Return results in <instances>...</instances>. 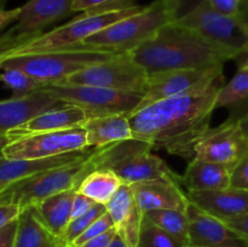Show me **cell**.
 Returning <instances> with one entry per match:
<instances>
[{"instance_id": "obj_11", "label": "cell", "mask_w": 248, "mask_h": 247, "mask_svg": "<svg viewBox=\"0 0 248 247\" xmlns=\"http://www.w3.org/2000/svg\"><path fill=\"white\" fill-rule=\"evenodd\" d=\"M220 79H224L223 65L153 73L148 77L147 89L135 111L162 99L202 91Z\"/></svg>"}, {"instance_id": "obj_30", "label": "cell", "mask_w": 248, "mask_h": 247, "mask_svg": "<svg viewBox=\"0 0 248 247\" xmlns=\"http://www.w3.org/2000/svg\"><path fill=\"white\" fill-rule=\"evenodd\" d=\"M0 82H2L7 89L11 90L15 97L33 93V92L39 91L41 87L45 86V84L34 79L27 73L18 69H12V68L1 69Z\"/></svg>"}, {"instance_id": "obj_37", "label": "cell", "mask_w": 248, "mask_h": 247, "mask_svg": "<svg viewBox=\"0 0 248 247\" xmlns=\"http://www.w3.org/2000/svg\"><path fill=\"white\" fill-rule=\"evenodd\" d=\"M21 213L22 210L16 205H0V230L18 219Z\"/></svg>"}, {"instance_id": "obj_7", "label": "cell", "mask_w": 248, "mask_h": 247, "mask_svg": "<svg viewBox=\"0 0 248 247\" xmlns=\"http://www.w3.org/2000/svg\"><path fill=\"white\" fill-rule=\"evenodd\" d=\"M152 145L140 139H130L96 148L93 160L96 170H110L124 184L157 178H177L166 162L152 153Z\"/></svg>"}, {"instance_id": "obj_40", "label": "cell", "mask_w": 248, "mask_h": 247, "mask_svg": "<svg viewBox=\"0 0 248 247\" xmlns=\"http://www.w3.org/2000/svg\"><path fill=\"white\" fill-rule=\"evenodd\" d=\"M17 227H18V219L14 220L0 230V247H14Z\"/></svg>"}, {"instance_id": "obj_17", "label": "cell", "mask_w": 248, "mask_h": 247, "mask_svg": "<svg viewBox=\"0 0 248 247\" xmlns=\"http://www.w3.org/2000/svg\"><path fill=\"white\" fill-rule=\"evenodd\" d=\"M89 119V115L79 107L62 103L34 116L26 124L10 131L6 136L10 140H15L38 133L82 127Z\"/></svg>"}, {"instance_id": "obj_39", "label": "cell", "mask_w": 248, "mask_h": 247, "mask_svg": "<svg viewBox=\"0 0 248 247\" xmlns=\"http://www.w3.org/2000/svg\"><path fill=\"white\" fill-rule=\"evenodd\" d=\"M232 229L241 234L248 239V213H244V215L234 216V217H229L227 219H223Z\"/></svg>"}, {"instance_id": "obj_12", "label": "cell", "mask_w": 248, "mask_h": 247, "mask_svg": "<svg viewBox=\"0 0 248 247\" xmlns=\"http://www.w3.org/2000/svg\"><path fill=\"white\" fill-rule=\"evenodd\" d=\"M84 127L38 133L11 140L5 145L1 155L11 160H39L87 149Z\"/></svg>"}, {"instance_id": "obj_44", "label": "cell", "mask_w": 248, "mask_h": 247, "mask_svg": "<svg viewBox=\"0 0 248 247\" xmlns=\"http://www.w3.org/2000/svg\"><path fill=\"white\" fill-rule=\"evenodd\" d=\"M239 124H240V126H241L244 133L247 136V138H248V111L245 114L244 116H242L241 119H239Z\"/></svg>"}, {"instance_id": "obj_3", "label": "cell", "mask_w": 248, "mask_h": 247, "mask_svg": "<svg viewBox=\"0 0 248 247\" xmlns=\"http://www.w3.org/2000/svg\"><path fill=\"white\" fill-rule=\"evenodd\" d=\"M144 6L145 5H131L116 9L90 10L81 12V15L72 21L46 33L33 35L31 38L17 36L0 52V64L10 58L38 55L81 45L85 39L115 22L142 11Z\"/></svg>"}, {"instance_id": "obj_16", "label": "cell", "mask_w": 248, "mask_h": 247, "mask_svg": "<svg viewBox=\"0 0 248 247\" xmlns=\"http://www.w3.org/2000/svg\"><path fill=\"white\" fill-rule=\"evenodd\" d=\"M75 0H28L11 31L16 35L31 38L43 33V29L73 14Z\"/></svg>"}, {"instance_id": "obj_5", "label": "cell", "mask_w": 248, "mask_h": 247, "mask_svg": "<svg viewBox=\"0 0 248 247\" xmlns=\"http://www.w3.org/2000/svg\"><path fill=\"white\" fill-rule=\"evenodd\" d=\"M121 53L125 52L81 44L50 52L10 58L0 64V69H18L45 85L56 84L89 65L110 60Z\"/></svg>"}, {"instance_id": "obj_6", "label": "cell", "mask_w": 248, "mask_h": 247, "mask_svg": "<svg viewBox=\"0 0 248 247\" xmlns=\"http://www.w3.org/2000/svg\"><path fill=\"white\" fill-rule=\"evenodd\" d=\"M93 152L85 159L38 172L11 184L0 193V205H16L23 211L58 193L77 190L82 179L96 170Z\"/></svg>"}, {"instance_id": "obj_22", "label": "cell", "mask_w": 248, "mask_h": 247, "mask_svg": "<svg viewBox=\"0 0 248 247\" xmlns=\"http://www.w3.org/2000/svg\"><path fill=\"white\" fill-rule=\"evenodd\" d=\"M179 184L186 191L219 190L232 186V171L223 165L205 160L191 159Z\"/></svg>"}, {"instance_id": "obj_21", "label": "cell", "mask_w": 248, "mask_h": 247, "mask_svg": "<svg viewBox=\"0 0 248 247\" xmlns=\"http://www.w3.org/2000/svg\"><path fill=\"white\" fill-rule=\"evenodd\" d=\"M93 150L94 148H87L81 152H74L39 160H11L5 159L2 155H0V193L11 184L34 173L85 159Z\"/></svg>"}, {"instance_id": "obj_20", "label": "cell", "mask_w": 248, "mask_h": 247, "mask_svg": "<svg viewBox=\"0 0 248 247\" xmlns=\"http://www.w3.org/2000/svg\"><path fill=\"white\" fill-rule=\"evenodd\" d=\"M189 201L219 219L248 213V190L229 186L219 190L186 191Z\"/></svg>"}, {"instance_id": "obj_31", "label": "cell", "mask_w": 248, "mask_h": 247, "mask_svg": "<svg viewBox=\"0 0 248 247\" xmlns=\"http://www.w3.org/2000/svg\"><path fill=\"white\" fill-rule=\"evenodd\" d=\"M107 213V207L106 205H102V203H97L94 207H92L85 215L80 216V217L74 218L69 222V224L65 228L64 232H63L62 236L60 237L58 242H60V247H72V245L74 244L75 240L94 222V220L98 219L99 217Z\"/></svg>"}, {"instance_id": "obj_36", "label": "cell", "mask_w": 248, "mask_h": 247, "mask_svg": "<svg viewBox=\"0 0 248 247\" xmlns=\"http://www.w3.org/2000/svg\"><path fill=\"white\" fill-rule=\"evenodd\" d=\"M232 186L248 190V156L232 172Z\"/></svg>"}, {"instance_id": "obj_33", "label": "cell", "mask_w": 248, "mask_h": 247, "mask_svg": "<svg viewBox=\"0 0 248 247\" xmlns=\"http://www.w3.org/2000/svg\"><path fill=\"white\" fill-rule=\"evenodd\" d=\"M135 0H75L73 5L74 12H84L90 10H107L135 5Z\"/></svg>"}, {"instance_id": "obj_1", "label": "cell", "mask_w": 248, "mask_h": 247, "mask_svg": "<svg viewBox=\"0 0 248 247\" xmlns=\"http://www.w3.org/2000/svg\"><path fill=\"white\" fill-rule=\"evenodd\" d=\"M224 79L208 89L155 102L128 115L135 139L153 149L191 160L201 138L211 128L216 101Z\"/></svg>"}, {"instance_id": "obj_8", "label": "cell", "mask_w": 248, "mask_h": 247, "mask_svg": "<svg viewBox=\"0 0 248 247\" xmlns=\"http://www.w3.org/2000/svg\"><path fill=\"white\" fill-rule=\"evenodd\" d=\"M40 90L52 94L61 103L79 107L90 119L113 114L131 115L143 98L142 93L90 85L47 84Z\"/></svg>"}, {"instance_id": "obj_24", "label": "cell", "mask_w": 248, "mask_h": 247, "mask_svg": "<svg viewBox=\"0 0 248 247\" xmlns=\"http://www.w3.org/2000/svg\"><path fill=\"white\" fill-rule=\"evenodd\" d=\"M75 191L77 190L62 191L31 207L40 222L58 240L63 235L72 218V202Z\"/></svg>"}, {"instance_id": "obj_34", "label": "cell", "mask_w": 248, "mask_h": 247, "mask_svg": "<svg viewBox=\"0 0 248 247\" xmlns=\"http://www.w3.org/2000/svg\"><path fill=\"white\" fill-rule=\"evenodd\" d=\"M206 4L219 14L236 17L242 0H205Z\"/></svg>"}, {"instance_id": "obj_38", "label": "cell", "mask_w": 248, "mask_h": 247, "mask_svg": "<svg viewBox=\"0 0 248 247\" xmlns=\"http://www.w3.org/2000/svg\"><path fill=\"white\" fill-rule=\"evenodd\" d=\"M4 1L5 0H0V33L10 24L15 23L21 12V6L10 10L4 9Z\"/></svg>"}, {"instance_id": "obj_4", "label": "cell", "mask_w": 248, "mask_h": 247, "mask_svg": "<svg viewBox=\"0 0 248 247\" xmlns=\"http://www.w3.org/2000/svg\"><path fill=\"white\" fill-rule=\"evenodd\" d=\"M182 0H155L142 11L115 22L82 41L84 45L130 52L179 16Z\"/></svg>"}, {"instance_id": "obj_9", "label": "cell", "mask_w": 248, "mask_h": 247, "mask_svg": "<svg viewBox=\"0 0 248 247\" xmlns=\"http://www.w3.org/2000/svg\"><path fill=\"white\" fill-rule=\"evenodd\" d=\"M148 77L147 70L131 57L130 52H125L89 65L56 84L90 85L143 94L147 89Z\"/></svg>"}, {"instance_id": "obj_41", "label": "cell", "mask_w": 248, "mask_h": 247, "mask_svg": "<svg viewBox=\"0 0 248 247\" xmlns=\"http://www.w3.org/2000/svg\"><path fill=\"white\" fill-rule=\"evenodd\" d=\"M115 235H116V229L115 228H113V229L108 230V232H104V234L97 236L96 239H92L90 240V241L85 242L84 245H81V246L79 247H108L109 244H110L111 240L114 239Z\"/></svg>"}, {"instance_id": "obj_15", "label": "cell", "mask_w": 248, "mask_h": 247, "mask_svg": "<svg viewBox=\"0 0 248 247\" xmlns=\"http://www.w3.org/2000/svg\"><path fill=\"white\" fill-rule=\"evenodd\" d=\"M143 213L156 210H177L186 212L189 201L177 178H157L130 185Z\"/></svg>"}, {"instance_id": "obj_2", "label": "cell", "mask_w": 248, "mask_h": 247, "mask_svg": "<svg viewBox=\"0 0 248 247\" xmlns=\"http://www.w3.org/2000/svg\"><path fill=\"white\" fill-rule=\"evenodd\" d=\"M130 55L148 74L172 69L216 67L240 57L236 51L219 45L176 21L131 50Z\"/></svg>"}, {"instance_id": "obj_35", "label": "cell", "mask_w": 248, "mask_h": 247, "mask_svg": "<svg viewBox=\"0 0 248 247\" xmlns=\"http://www.w3.org/2000/svg\"><path fill=\"white\" fill-rule=\"evenodd\" d=\"M96 205V201L90 199L89 196L84 195V194L79 193V191H75L74 199H73L72 202V218H70V220L87 213Z\"/></svg>"}, {"instance_id": "obj_47", "label": "cell", "mask_w": 248, "mask_h": 247, "mask_svg": "<svg viewBox=\"0 0 248 247\" xmlns=\"http://www.w3.org/2000/svg\"><path fill=\"white\" fill-rule=\"evenodd\" d=\"M245 63H248V62H245Z\"/></svg>"}, {"instance_id": "obj_27", "label": "cell", "mask_w": 248, "mask_h": 247, "mask_svg": "<svg viewBox=\"0 0 248 247\" xmlns=\"http://www.w3.org/2000/svg\"><path fill=\"white\" fill-rule=\"evenodd\" d=\"M144 216L162 230L189 246V219L186 212L177 210H156L144 213Z\"/></svg>"}, {"instance_id": "obj_14", "label": "cell", "mask_w": 248, "mask_h": 247, "mask_svg": "<svg viewBox=\"0 0 248 247\" xmlns=\"http://www.w3.org/2000/svg\"><path fill=\"white\" fill-rule=\"evenodd\" d=\"M186 216L189 247H248V239L193 202L186 208Z\"/></svg>"}, {"instance_id": "obj_32", "label": "cell", "mask_w": 248, "mask_h": 247, "mask_svg": "<svg viewBox=\"0 0 248 247\" xmlns=\"http://www.w3.org/2000/svg\"><path fill=\"white\" fill-rule=\"evenodd\" d=\"M113 228H115V227H114V223H113V220H111L110 216H109L108 212L104 213L102 217H99L98 219L94 220V222L92 223V224L90 225V227L87 228V229L85 230V232H82V234L80 235L77 240H75L74 244L72 245V247L81 246V245H84L85 242L90 241V240H92V239H96L97 236L104 234V232H107L108 230L113 229Z\"/></svg>"}, {"instance_id": "obj_25", "label": "cell", "mask_w": 248, "mask_h": 247, "mask_svg": "<svg viewBox=\"0 0 248 247\" xmlns=\"http://www.w3.org/2000/svg\"><path fill=\"white\" fill-rule=\"evenodd\" d=\"M14 247H60V242L31 207L19 216Z\"/></svg>"}, {"instance_id": "obj_43", "label": "cell", "mask_w": 248, "mask_h": 247, "mask_svg": "<svg viewBox=\"0 0 248 247\" xmlns=\"http://www.w3.org/2000/svg\"><path fill=\"white\" fill-rule=\"evenodd\" d=\"M108 247H130V246H128L127 242H126L125 240L118 234V232H116V235L114 236V239L111 240V242L109 244Z\"/></svg>"}, {"instance_id": "obj_18", "label": "cell", "mask_w": 248, "mask_h": 247, "mask_svg": "<svg viewBox=\"0 0 248 247\" xmlns=\"http://www.w3.org/2000/svg\"><path fill=\"white\" fill-rule=\"evenodd\" d=\"M61 104L57 98L43 90L0 101V136H6L10 131L26 124L34 116Z\"/></svg>"}, {"instance_id": "obj_46", "label": "cell", "mask_w": 248, "mask_h": 247, "mask_svg": "<svg viewBox=\"0 0 248 247\" xmlns=\"http://www.w3.org/2000/svg\"><path fill=\"white\" fill-rule=\"evenodd\" d=\"M245 62H248V58H247V60H246V61H245Z\"/></svg>"}, {"instance_id": "obj_45", "label": "cell", "mask_w": 248, "mask_h": 247, "mask_svg": "<svg viewBox=\"0 0 248 247\" xmlns=\"http://www.w3.org/2000/svg\"><path fill=\"white\" fill-rule=\"evenodd\" d=\"M10 142H11V140H10V138L7 137V136H0V155H1V152L5 148V145Z\"/></svg>"}, {"instance_id": "obj_23", "label": "cell", "mask_w": 248, "mask_h": 247, "mask_svg": "<svg viewBox=\"0 0 248 247\" xmlns=\"http://www.w3.org/2000/svg\"><path fill=\"white\" fill-rule=\"evenodd\" d=\"M82 127L86 131L89 148H101L124 140L135 139L128 115L113 114L91 118Z\"/></svg>"}, {"instance_id": "obj_10", "label": "cell", "mask_w": 248, "mask_h": 247, "mask_svg": "<svg viewBox=\"0 0 248 247\" xmlns=\"http://www.w3.org/2000/svg\"><path fill=\"white\" fill-rule=\"evenodd\" d=\"M176 23L198 31L205 38L236 51L248 58V31L237 17L225 16L200 0L190 10L179 15Z\"/></svg>"}, {"instance_id": "obj_19", "label": "cell", "mask_w": 248, "mask_h": 247, "mask_svg": "<svg viewBox=\"0 0 248 247\" xmlns=\"http://www.w3.org/2000/svg\"><path fill=\"white\" fill-rule=\"evenodd\" d=\"M118 234L130 247H136L144 213L138 206L130 185L123 184L106 205Z\"/></svg>"}, {"instance_id": "obj_28", "label": "cell", "mask_w": 248, "mask_h": 247, "mask_svg": "<svg viewBox=\"0 0 248 247\" xmlns=\"http://www.w3.org/2000/svg\"><path fill=\"white\" fill-rule=\"evenodd\" d=\"M248 99V63H244L228 84L219 90L216 109L235 106Z\"/></svg>"}, {"instance_id": "obj_42", "label": "cell", "mask_w": 248, "mask_h": 247, "mask_svg": "<svg viewBox=\"0 0 248 247\" xmlns=\"http://www.w3.org/2000/svg\"><path fill=\"white\" fill-rule=\"evenodd\" d=\"M236 17L248 31V0H242L241 5H240L239 14H237Z\"/></svg>"}, {"instance_id": "obj_29", "label": "cell", "mask_w": 248, "mask_h": 247, "mask_svg": "<svg viewBox=\"0 0 248 247\" xmlns=\"http://www.w3.org/2000/svg\"><path fill=\"white\" fill-rule=\"evenodd\" d=\"M136 247H189L186 242L181 241L169 234L156 224L143 217L142 225H140V237Z\"/></svg>"}, {"instance_id": "obj_13", "label": "cell", "mask_w": 248, "mask_h": 247, "mask_svg": "<svg viewBox=\"0 0 248 247\" xmlns=\"http://www.w3.org/2000/svg\"><path fill=\"white\" fill-rule=\"evenodd\" d=\"M247 156L248 138L235 120L211 127L196 145L194 157L223 165L232 172Z\"/></svg>"}, {"instance_id": "obj_26", "label": "cell", "mask_w": 248, "mask_h": 247, "mask_svg": "<svg viewBox=\"0 0 248 247\" xmlns=\"http://www.w3.org/2000/svg\"><path fill=\"white\" fill-rule=\"evenodd\" d=\"M123 184L121 179L110 170L98 169L90 172L82 179L77 191L89 196L97 203L107 205Z\"/></svg>"}]
</instances>
